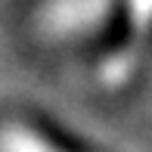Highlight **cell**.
<instances>
[{
  "label": "cell",
  "mask_w": 152,
  "mask_h": 152,
  "mask_svg": "<svg viewBox=\"0 0 152 152\" xmlns=\"http://www.w3.org/2000/svg\"><path fill=\"white\" fill-rule=\"evenodd\" d=\"M0 152H62V149H56L40 134L22 127V124H10L0 130Z\"/></svg>",
  "instance_id": "1"
}]
</instances>
